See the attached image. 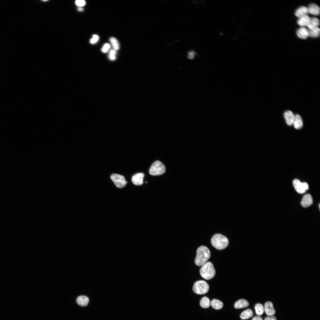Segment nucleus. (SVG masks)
Returning <instances> with one entry per match:
<instances>
[{
	"label": "nucleus",
	"mask_w": 320,
	"mask_h": 320,
	"mask_svg": "<svg viewBox=\"0 0 320 320\" xmlns=\"http://www.w3.org/2000/svg\"><path fill=\"white\" fill-rule=\"evenodd\" d=\"M211 256L209 249L205 246H201L197 250L195 263L197 266H202L207 262Z\"/></svg>",
	"instance_id": "nucleus-1"
},
{
	"label": "nucleus",
	"mask_w": 320,
	"mask_h": 320,
	"mask_svg": "<svg viewBox=\"0 0 320 320\" xmlns=\"http://www.w3.org/2000/svg\"><path fill=\"white\" fill-rule=\"evenodd\" d=\"M229 240L227 237L219 234L214 235L211 239V243L213 247L218 250H222L226 248L229 244Z\"/></svg>",
	"instance_id": "nucleus-2"
},
{
	"label": "nucleus",
	"mask_w": 320,
	"mask_h": 320,
	"mask_svg": "<svg viewBox=\"0 0 320 320\" xmlns=\"http://www.w3.org/2000/svg\"><path fill=\"white\" fill-rule=\"evenodd\" d=\"M201 276L206 280L213 278L215 274L214 266L212 263L208 262L202 266L200 270Z\"/></svg>",
	"instance_id": "nucleus-3"
},
{
	"label": "nucleus",
	"mask_w": 320,
	"mask_h": 320,
	"mask_svg": "<svg viewBox=\"0 0 320 320\" xmlns=\"http://www.w3.org/2000/svg\"><path fill=\"white\" fill-rule=\"evenodd\" d=\"M209 287L208 283L204 280H199L196 282L193 287V292L196 294L202 295L207 293L209 291Z\"/></svg>",
	"instance_id": "nucleus-4"
},
{
	"label": "nucleus",
	"mask_w": 320,
	"mask_h": 320,
	"mask_svg": "<svg viewBox=\"0 0 320 320\" xmlns=\"http://www.w3.org/2000/svg\"><path fill=\"white\" fill-rule=\"evenodd\" d=\"M165 170V167L163 164L159 161H157L152 165L149 173L151 175L158 176L164 174Z\"/></svg>",
	"instance_id": "nucleus-5"
},
{
	"label": "nucleus",
	"mask_w": 320,
	"mask_h": 320,
	"mask_svg": "<svg viewBox=\"0 0 320 320\" xmlns=\"http://www.w3.org/2000/svg\"><path fill=\"white\" fill-rule=\"evenodd\" d=\"M293 185L297 192L300 194L304 193L309 189V186L307 183H302L298 179L293 180Z\"/></svg>",
	"instance_id": "nucleus-6"
},
{
	"label": "nucleus",
	"mask_w": 320,
	"mask_h": 320,
	"mask_svg": "<svg viewBox=\"0 0 320 320\" xmlns=\"http://www.w3.org/2000/svg\"><path fill=\"white\" fill-rule=\"evenodd\" d=\"M111 179L116 186L119 188L124 187L127 183L125 177L119 174H113L111 176Z\"/></svg>",
	"instance_id": "nucleus-7"
},
{
	"label": "nucleus",
	"mask_w": 320,
	"mask_h": 320,
	"mask_svg": "<svg viewBox=\"0 0 320 320\" xmlns=\"http://www.w3.org/2000/svg\"><path fill=\"white\" fill-rule=\"evenodd\" d=\"M313 203L312 196L309 194L305 195L303 197L301 202L302 206L304 208H307L311 206Z\"/></svg>",
	"instance_id": "nucleus-8"
},
{
	"label": "nucleus",
	"mask_w": 320,
	"mask_h": 320,
	"mask_svg": "<svg viewBox=\"0 0 320 320\" xmlns=\"http://www.w3.org/2000/svg\"><path fill=\"white\" fill-rule=\"evenodd\" d=\"M144 174L143 173H138L134 175L132 179L133 184L136 185H142L143 183Z\"/></svg>",
	"instance_id": "nucleus-9"
},
{
	"label": "nucleus",
	"mask_w": 320,
	"mask_h": 320,
	"mask_svg": "<svg viewBox=\"0 0 320 320\" xmlns=\"http://www.w3.org/2000/svg\"><path fill=\"white\" fill-rule=\"evenodd\" d=\"M264 312L268 316H272L275 313L273 304L270 302H266L264 305Z\"/></svg>",
	"instance_id": "nucleus-10"
},
{
	"label": "nucleus",
	"mask_w": 320,
	"mask_h": 320,
	"mask_svg": "<svg viewBox=\"0 0 320 320\" xmlns=\"http://www.w3.org/2000/svg\"><path fill=\"white\" fill-rule=\"evenodd\" d=\"M284 117L288 125L291 126L293 124L295 115L292 111L290 110L286 111L284 114Z\"/></svg>",
	"instance_id": "nucleus-11"
},
{
	"label": "nucleus",
	"mask_w": 320,
	"mask_h": 320,
	"mask_svg": "<svg viewBox=\"0 0 320 320\" xmlns=\"http://www.w3.org/2000/svg\"><path fill=\"white\" fill-rule=\"evenodd\" d=\"M294 126L297 129H301L303 126V122L301 116L298 114L295 115L293 123Z\"/></svg>",
	"instance_id": "nucleus-12"
},
{
	"label": "nucleus",
	"mask_w": 320,
	"mask_h": 320,
	"mask_svg": "<svg viewBox=\"0 0 320 320\" xmlns=\"http://www.w3.org/2000/svg\"><path fill=\"white\" fill-rule=\"evenodd\" d=\"M297 34L299 38L303 39H305L309 36L308 30L304 27H302L299 29Z\"/></svg>",
	"instance_id": "nucleus-13"
},
{
	"label": "nucleus",
	"mask_w": 320,
	"mask_h": 320,
	"mask_svg": "<svg viewBox=\"0 0 320 320\" xmlns=\"http://www.w3.org/2000/svg\"><path fill=\"white\" fill-rule=\"evenodd\" d=\"M310 18L308 15H306L299 18L297 21V23L299 25L304 27L308 26Z\"/></svg>",
	"instance_id": "nucleus-14"
},
{
	"label": "nucleus",
	"mask_w": 320,
	"mask_h": 320,
	"mask_svg": "<svg viewBox=\"0 0 320 320\" xmlns=\"http://www.w3.org/2000/svg\"><path fill=\"white\" fill-rule=\"evenodd\" d=\"M309 13L308 8L304 6L299 8L295 12V15L300 18L304 16L307 15Z\"/></svg>",
	"instance_id": "nucleus-15"
},
{
	"label": "nucleus",
	"mask_w": 320,
	"mask_h": 320,
	"mask_svg": "<svg viewBox=\"0 0 320 320\" xmlns=\"http://www.w3.org/2000/svg\"><path fill=\"white\" fill-rule=\"evenodd\" d=\"M308 8L309 13L316 16H318L320 13V8L318 5L315 4L310 5Z\"/></svg>",
	"instance_id": "nucleus-16"
},
{
	"label": "nucleus",
	"mask_w": 320,
	"mask_h": 320,
	"mask_svg": "<svg viewBox=\"0 0 320 320\" xmlns=\"http://www.w3.org/2000/svg\"><path fill=\"white\" fill-rule=\"evenodd\" d=\"M249 305V302L243 299H241L236 302L235 304L234 307L237 309H239L247 307Z\"/></svg>",
	"instance_id": "nucleus-17"
},
{
	"label": "nucleus",
	"mask_w": 320,
	"mask_h": 320,
	"mask_svg": "<svg viewBox=\"0 0 320 320\" xmlns=\"http://www.w3.org/2000/svg\"><path fill=\"white\" fill-rule=\"evenodd\" d=\"M89 301V299L87 297L84 296H81L78 298L77 300V302L80 306L85 307L88 305Z\"/></svg>",
	"instance_id": "nucleus-18"
},
{
	"label": "nucleus",
	"mask_w": 320,
	"mask_h": 320,
	"mask_svg": "<svg viewBox=\"0 0 320 320\" xmlns=\"http://www.w3.org/2000/svg\"><path fill=\"white\" fill-rule=\"evenodd\" d=\"M319 25V21L317 18L315 17L310 18L309 22L307 27L309 29L318 28Z\"/></svg>",
	"instance_id": "nucleus-19"
},
{
	"label": "nucleus",
	"mask_w": 320,
	"mask_h": 320,
	"mask_svg": "<svg viewBox=\"0 0 320 320\" xmlns=\"http://www.w3.org/2000/svg\"><path fill=\"white\" fill-rule=\"evenodd\" d=\"M211 305L213 309L219 310L223 308V304L222 302L218 300L214 299L211 302Z\"/></svg>",
	"instance_id": "nucleus-20"
},
{
	"label": "nucleus",
	"mask_w": 320,
	"mask_h": 320,
	"mask_svg": "<svg viewBox=\"0 0 320 320\" xmlns=\"http://www.w3.org/2000/svg\"><path fill=\"white\" fill-rule=\"evenodd\" d=\"M253 315V312L252 311L251 309H248L242 312L240 315V317L242 319H246L250 318Z\"/></svg>",
	"instance_id": "nucleus-21"
},
{
	"label": "nucleus",
	"mask_w": 320,
	"mask_h": 320,
	"mask_svg": "<svg viewBox=\"0 0 320 320\" xmlns=\"http://www.w3.org/2000/svg\"><path fill=\"white\" fill-rule=\"evenodd\" d=\"M309 36L313 38H317L320 35V29L318 28H316L308 30Z\"/></svg>",
	"instance_id": "nucleus-22"
},
{
	"label": "nucleus",
	"mask_w": 320,
	"mask_h": 320,
	"mask_svg": "<svg viewBox=\"0 0 320 320\" xmlns=\"http://www.w3.org/2000/svg\"><path fill=\"white\" fill-rule=\"evenodd\" d=\"M200 305L201 307L204 308L209 307L211 305V302L209 299L206 297H203L200 301Z\"/></svg>",
	"instance_id": "nucleus-23"
},
{
	"label": "nucleus",
	"mask_w": 320,
	"mask_h": 320,
	"mask_svg": "<svg viewBox=\"0 0 320 320\" xmlns=\"http://www.w3.org/2000/svg\"><path fill=\"white\" fill-rule=\"evenodd\" d=\"M255 308L256 314L258 316L262 315L264 312V308L261 304H257L255 306Z\"/></svg>",
	"instance_id": "nucleus-24"
},
{
	"label": "nucleus",
	"mask_w": 320,
	"mask_h": 320,
	"mask_svg": "<svg viewBox=\"0 0 320 320\" xmlns=\"http://www.w3.org/2000/svg\"><path fill=\"white\" fill-rule=\"evenodd\" d=\"M109 41L112 44L113 49L116 51L119 50V45L117 40L114 37H112L110 38Z\"/></svg>",
	"instance_id": "nucleus-25"
},
{
	"label": "nucleus",
	"mask_w": 320,
	"mask_h": 320,
	"mask_svg": "<svg viewBox=\"0 0 320 320\" xmlns=\"http://www.w3.org/2000/svg\"><path fill=\"white\" fill-rule=\"evenodd\" d=\"M117 54L116 51L114 50V49H112L109 52L108 57L109 59L111 61H114L116 59V55Z\"/></svg>",
	"instance_id": "nucleus-26"
},
{
	"label": "nucleus",
	"mask_w": 320,
	"mask_h": 320,
	"mask_svg": "<svg viewBox=\"0 0 320 320\" xmlns=\"http://www.w3.org/2000/svg\"><path fill=\"white\" fill-rule=\"evenodd\" d=\"M110 48V45L109 43H106L103 46L102 49V52L104 53L108 52Z\"/></svg>",
	"instance_id": "nucleus-27"
},
{
	"label": "nucleus",
	"mask_w": 320,
	"mask_h": 320,
	"mask_svg": "<svg viewBox=\"0 0 320 320\" xmlns=\"http://www.w3.org/2000/svg\"><path fill=\"white\" fill-rule=\"evenodd\" d=\"M99 39V36L97 35H94L93 36L92 38L90 40V43L92 44H94L97 42Z\"/></svg>",
	"instance_id": "nucleus-28"
},
{
	"label": "nucleus",
	"mask_w": 320,
	"mask_h": 320,
	"mask_svg": "<svg viewBox=\"0 0 320 320\" xmlns=\"http://www.w3.org/2000/svg\"><path fill=\"white\" fill-rule=\"evenodd\" d=\"M76 4L79 7H82L86 4V2L83 0H77L76 2Z\"/></svg>",
	"instance_id": "nucleus-29"
},
{
	"label": "nucleus",
	"mask_w": 320,
	"mask_h": 320,
	"mask_svg": "<svg viewBox=\"0 0 320 320\" xmlns=\"http://www.w3.org/2000/svg\"><path fill=\"white\" fill-rule=\"evenodd\" d=\"M196 54V53L193 51H189L187 53V58L190 59H193Z\"/></svg>",
	"instance_id": "nucleus-30"
},
{
	"label": "nucleus",
	"mask_w": 320,
	"mask_h": 320,
	"mask_svg": "<svg viewBox=\"0 0 320 320\" xmlns=\"http://www.w3.org/2000/svg\"><path fill=\"white\" fill-rule=\"evenodd\" d=\"M264 320H277L275 316H268L265 318Z\"/></svg>",
	"instance_id": "nucleus-31"
},
{
	"label": "nucleus",
	"mask_w": 320,
	"mask_h": 320,
	"mask_svg": "<svg viewBox=\"0 0 320 320\" xmlns=\"http://www.w3.org/2000/svg\"><path fill=\"white\" fill-rule=\"evenodd\" d=\"M252 320H263V319L261 317L258 316L254 317Z\"/></svg>",
	"instance_id": "nucleus-32"
},
{
	"label": "nucleus",
	"mask_w": 320,
	"mask_h": 320,
	"mask_svg": "<svg viewBox=\"0 0 320 320\" xmlns=\"http://www.w3.org/2000/svg\"><path fill=\"white\" fill-rule=\"evenodd\" d=\"M78 10L80 11H83V9L82 7H79L78 8Z\"/></svg>",
	"instance_id": "nucleus-33"
}]
</instances>
